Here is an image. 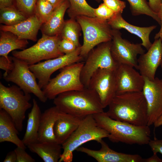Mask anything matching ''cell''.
I'll list each match as a JSON object with an SVG mask.
<instances>
[{
    "label": "cell",
    "instance_id": "603a6c76",
    "mask_svg": "<svg viewBox=\"0 0 162 162\" xmlns=\"http://www.w3.org/2000/svg\"><path fill=\"white\" fill-rule=\"evenodd\" d=\"M18 130L12 118L4 110L0 109V142H11L24 149L26 146L19 137Z\"/></svg>",
    "mask_w": 162,
    "mask_h": 162
},
{
    "label": "cell",
    "instance_id": "bcb514c9",
    "mask_svg": "<svg viewBox=\"0 0 162 162\" xmlns=\"http://www.w3.org/2000/svg\"><path fill=\"white\" fill-rule=\"evenodd\" d=\"M95 0L97 2L99 3L102 0Z\"/></svg>",
    "mask_w": 162,
    "mask_h": 162
},
{
    "label": "cell",
    "instance_id": "44dd1931",
    "mask_svg": "<svg viewBox=\"0 0 162 162\" xmlns=\"http://www.w3.org/2000/svg\"><path fill=\"white\" fill-rule=\"evenodd\" d=\"M62 112L55 106L46 109L41 114L38 142H56L53 133V127L56 121Z\"/></svg>",
    "mask_w": 162,
    "mask_h": 162
},
{
    "label": "cell",
    "instance_id": "f1b7e54d",
    "mask_svg": "<svg viewBox=\"0 0 162 162\" xmlns=\"http://www.w3.org/2000/svg\"><path fill=\"white\" fill-rule=\"evenodd\" d=\"M28 17L15 6L0 9V23L6 26L15 25Z\"/></svg>",
    "mask_w": 162,
    "mask_h": 162
},
{
    "label": "cell",
    "instance_id": "ba28073f",
    "mask_svg": "<svg viewBox=\"0 0 162 162\" xmlns=\"http://www.w3.org/2000/svg\"><path fill=\"white\" fill-rule=\"evenodd\" d=\"M62 38L60 35L49 36L42 34L37 42L32 46L20 51L12 52L13 56L33 65L44 60L57 58L64 55L59 49Z\"/></svg>",
    "mask_w": 162,
    "mask_h": 162
},
{
    "label": "cell",
    "instance_id": "83f0119b",
    "mask_svg": "<svg viewBox=\"0 0 162 162\" xmlns=\"http://www.w3.org/2000/svg\"><path fill=\"white\" fill-rule=\"evenodd\" d=\"M81 30V26L76 19L70 18L65 20L60 36L62 38L72 41L79 47L81 46L79 41Z\"/></svg>",
    "mask_w": 162,
    "mask_h": 162
},
{
    "label": "cell",
    "instance_id": "7dc6e473",
    "mask_svg": "<svg viewBox=\"0 0 162 162\" xmlns=\"http://www.w3.org/2000/svg\"><path fill=\"white\" fill-rule=\"evenodd\" d=\"M160 66H161V68H162V62L161 63V64H160ZM161 79V80H162V79Z\"/></svg>",
    "mask_w": 162,
    "mask_h": 162
},
{
    "label": "cell",
    "instance_id": "d6a6232c",
    "mask_svg": "<svg viewBox=\"0 0 162 162\" xmlns=\"http://www.w3.org/2000/svg\"><path fill=\"white\" fill-rule=\"evenodd\" d=\"M94 13L95 17L106 21L110 19L115 14L104 3L101 4L97 8H94Z\"/></svg>",
    "mask_w": 162,
    "mask_h": 162
},
{
    "label": "cell",
    "instance_id": "b9f144b4",
    "mask_svg": "<svg viewBox=\"0 0 162 162\" xmlns=\"http://www.w3.org/2000/svg\"><path fill=\"white\" fill-rule=\"evenodd\" d=\"M14 6V0H0V9Z\"/></svg>",
    "mask_w": 162,
    "mask_h": 162
},
{
    "label": "cell",
    "instance_id": "8d00e7d4",
    "mask_svg": "<svg viewBox=\"0 0 162 162\" xmlns=\"http://www.w3.org/2000/svg\"><path fill=\"white\" fill-rule=\"evenodd\" d=\"M13 63L12 57L9 56V59H8L4 56H0V68L5 71L3 76H6L12 70Z\"/></svg>",
    "mask_w": 162,
    "mask_h": 162
},
{
    "label": "cell",
    "instance_id": "ee69618b",
    "mask_svg": "<svg viewBox=\"0 0 162 162\" xmlns=\"http://www.w3.org/2000/svg\"><path fill=\"white\" fill-rule=\"evenodd\" d=\"M50 3L55 9L59 6L65 0H46Z\"/></svg>",
    "mask_w": 162,
    "mask_h": 162
},
{
    "label": "cell",
    "instance_id": "e575fe53",
    "mask_svg": "<svg viewBox=\"0 0 162 162\" xmlns=\"http://www.w3.org/2000/svg\"><path fill=\"white\" fill-rule=\"evenodd\" d=\"M58 47L60 52L64 54L71 53L78 47L72 41L62 38L60 41Z\"/></svg>",
    "mask_w": 162,
    "mask_h": 162
},
{
    "label": "cell",
    "instance_id": "7c38bea8",
    "mask_svg": "<svg viewBox=\"0 0 162 162\" xmlns=\"http://www.w3.org/2000/svg\"><path fill=\"white\" fill-rule=\"evenodd\" d=\"M111 52L118 64L128 65L137 69V56L145 53L141 43L134 44L123 39L119 30L112 29Z\"/></svg>",
    "mask_w": 162,
    "mask_h": 162
},
{
    "label": "cell",
    "instance_id": "4dcf8cb0",
    "mask_svg": "<svg viewBox=\"0 0 162 162\" xmlns=\"http://www.w3.org/2000/svg\"><path fill=\"white\" fill-rule=\"evenodd\" d=\"M55 9L53 6L46 0H37L34 14L43 24L49 20Z\"/></svg>",
    "mask_w": 162,
    "mask_h": 162
},
{
    "label": "cell",
    "instance_id": "7402d4cb",
    "mask_svg": "<svg viewBox=\"0 0 162 162\" xmlns=\"http://www.w3.org/2000/svg\"><path fill=\"white\" fill-rule=\"evenodd\" d=\"M69 6L68 0H65L55 9L49 20L42 24L40 29L42 34L60 36L65 22L64 15Z\"/></svg>",
    "mask_w": 162,
    "mask_h": 162
},
{
    "label": "cell",
    "instance_id": "4fadbf2b",
    "mask_svg": "<svg viewBox=\"0 0 162 162\" xmlns=\"http://www.w3.org/2000/svg\"><path fill=\"white\" fill-rule=\"evenodd\" d=\"M88 88L97 93L104 108L108 106L116 94L115 70L98 69L92 75Z\"/></svg>",
    "mask_w": 162,
    "mask_h": 162
},
{
    "label": "cell",
    "instance_id": "5b68a950",
    "mask_svg": "<svg viewBox=\"0 0 162 162\" xmlns=\"http://www.w3.org/2000/svg\"><path fill=\"white\" fill-rule=\"evenodd\" d=\"M30 94L25 93L17 85L7 87L0 82V109L10 116L18 130L21 131L27 110L31 107Z\"/></svg>",
    "mask_w": 162,
    "mask_h": 162
},
{
    "label": "cell",
    "instance_id": "30bf717a",
    "mask_svg": "<svg viewBox=\"0 0 162 162\" xmlns=\"http://www.w3.org/2000/svg\"><path fill=\"white\" fill-rule=\"evenodd\" d=\"M13 65L7 75L3 76L7 82L15 83L25 93L33 94L41 102L45 103L47 98L37 82L34 74L24 61L12 57Z\"/></svg>",
    "mask_w": 162,
    "mask_h": 162
},
{
    "label": "cell",
    "instance_id": "cb8c5ba5",
    "mask_svg": "<svg viewBox=\"0 0 162 162\" xmlns=\"http://www.w3.org/2000/svg\"><path fill=\"white\" fill-rule=\"evenodd\" d=\"M41 114L37 101L35 99H33L32 109L28 115L26 131L22 140L26 146L31 143L38 142Z\"/></svg>",
    "mask_w": 162,
    "mask_h": 162
},
{
    "label": "cell",
    "instance_id": "8992f818",
    "mask_svg": "<svg viewBox=\"0 0 162 162\" xmlns=\"http://www.w3.org/2000/svg\"><path fill=\"white\" fill-rule=\"evenodd\" d=\"M83 32V44L81 46L80 56L83 58L98 45L111 41L112 29L107 21L96 17L80 16L76 17Z\"/></svg>",
    "mask_w": 162,
    "mask_h": 162
},
{
    "label": "cell",
    "instance_id": "277c9868",
    "mask_svg": "<svg viewBox=\"0 0 162 162\" xmlns=\"http://www.w3.org/2000/svg\"><path fill=\"white\" fill-rule=\"evenodd\" d=\"M109 134L98 125L93 115L83 118L79 126L62 145L63 152L59 162H71L73 152L84 143L94 140L98 143Z\"/></svg>",
    "mask_w": 162,
    "mask_h": 162
},
{
    "label": "cell",
    "instance_id": "ffe728a7",
    "mask_svg": "<svg viewBox=\"0 0 162 162\" xmlns=\"http://www.w3.org/2000/svg\"><path fill=\"white\" fill-rule=\"evenodd\" d=\"M82 118L62 112L53 127L56 142L62 145L77 128Z\"/></svg>",
    "mask_w": 162,
    "mask_h": 162
},
{
    "label": "cell",
    "instance_id": "e0dca14e",
    "mask_svg": "<svg viewBox=\"0 0 162 162\" xmlns=\"http://www.w3.org/2000/svg\"><path fill=\"white\" fill-rule=\"evenodd\" d=\"M100 149L95 150L80 146L76 150L85 153L98 162H142V158L138 154H130L115 151L103 140L99 143Z\"/></svg>",
    "mask_w": 162,
    "mask_h": 162
},
{
    "label": "cell",
    "instance_id": "ac0fdd59",
    "mask_svg": "<svg viewBox=\"0 0 162 162\" xmlns=\"http://www.w3.org/2000/svg\"><path fill=\"white\" fill-rule=\"evenodd\" d=\"M43 24L34 14L26 20L14 25H1L0 30L10 32L21 39L29 40L33 41L37 40L39 30Z\"/></svg>",
    "mask_w": 162,
    "mask_h": 162
},
{
    "label": "cell",
    "instance_id": "ab89813d",
    "mask_svg": "<svg viewBox=\"0 0 162 162\" xmlns=\"http://www.w3.org/2000/svg\"><path fill=\"white\" fill-rule=\"evenodd\" d=\"M17 156L14 150L8 152L3 162H16Z\"/></svg>",
    "mask_w": 162,
    "mask_h": 162
},
{
    "label": "cell",
    "instance_id": "60d3db41",
    "mask_svg": "<svg viewBox=\"0 0 162 162\" xmlns=\"http://www.w3.org/2000/svg\"><path fill=\"white\" fill-rule=\"evenodd\" d=\"M158 14L161 20V28L159 32L155 34L154 38L155 39L160 38L162 42V3Z\"/></svg>",
    "mask_w": 162,
    "mask_h": 162
},
{
    "label": "cell",
    "instance_id": "d4e9b609",
    "mask_svg": "<svg viewBox=\"0 0 162 162\" xmlns=\"http://www.w3.org/2000/svg\"><path fill=\"white\" fill-rule=\"evenodd\" d=\"M32 152L36 153L45 162H57L62 153V146L57 142H36L27 146Z\"/></svg>",
    "mask_w": 162,
    "mask_h": 162
},
{
    "label": "cell",
    "instance_id": "9c48e42d",
    "mask_svg": "<svg viewBox=\"0 0 162 162\" xmlns=\"http://www.w3.org/2000/svg\"><path fill=\"white\" fill-rule=\"evenodd\" d=\"M111 41L101 43L89 52L81 73V81L85 88H88L93 74L100 68L115 70L118 64L113 59L111 52Z\"/></svg>",
    "mask_w": 162,
    "mask_h": 162
},
{
    "label": "cell",
    "instance_id": "3957f363",
    "mask_svg": "<svg viewBox=\"0 0 162 162\" xmlns=\"http://www.w3.org/2000/svg\"><path fill=\"white\" fill-rule=\"evenodd\" d=\"M93 116L98 125L109 133L108 138L112 142L141 145L148 144L151 140L148 125H136L116 120L104 112Z\"/></svg>",
    "mask_w": 162,
    "mask_h": 162
},
{
    "label": "cell",
    "instance_id": "836d02e7",
    "mask_svg": "<svg viewBox=\"0 0 162 162\" xmlns=\"http://www.w3.org/2000/svg\"><path fill=\"white\" fill-rule=\"evenodd\" d=\"M104 3L115 14L122 13L126 7L125 2L121 0H102Z\"/></svg>",
    "mask_w": 162,
    "mask_h": 162
},
{
    "label": "cell",
    "instance_id": "6da1fadb",
    "mask_svg": "<svg viewBox=\"0 0 162 162\" xmlns=\"http://www.w3.org/2000/svg\"><path fill=\"white\" fill-rule=\"evenodd\" d=\"M106 112L112 118L138 126L148 125L147 103L142 92L117 94Z\"/></svg>",
    "mask_w": 162,
    "mask_h": 162
},
{
    "label": "cell",
    "instance_id": "7bdbcfd3",
    "mask_svg": "<svg viewBox=\"0 0 162 162\" xmlns=\"http://www.w3.org/2000/svg\"><path fill=\"white\" fill-rule=\"evenodd\" d=\"M142 162H162V159L160 158L157 154L153 153L150 157L145 159H142Z\"/></svg>",
    "mask_w": 162,
    "mask_h": 162
},
{
    "label": "cell",
    "instance_id": "4316f807",
    "mask_svg": "<svg viewBox=\"0 0 162 162\" xmlns=\"http://www.w3.org/2000/svg\"><path fill=\"white\" fill-rule=\"evenodd\" d=\"M70 6L67 13L70 18L76 19L78 16L95 17L94 8L87 3L86 0H68Z\"/></svg>",
    "mask_w": 162,
    "mask_h": 162
},
{
    "label": "cell",
    "instance_id": "52a82bcc",
    "mask_svg": "<svg viewBox=\"0 0 162 162\" xmlns=\"http://www.w3.org/2000/svg\"><path fill=\"white\" fill-rule=\"evenodd\" d=\"M84 62H80L62 69L60 73L50 79L42 88L47 99H54L62 93L80 90L85 87L81 80V73Z\"/></svg>",
    "mask_w": 162,
    "mask_h": 162
},
{
    "label": "cell",
    "instance_id": "74e56055",
    "mask_svg": "<svg viewBox=\"0 0 162 162\" xmlns=\"http://www.w3.org/2000/svg\"><path fill=\"white\" fill-rule=\"evenodd\" d=\"M148 144L153 153L162 154V139L150 140Z\"/></svg>",
    "mask_w": 162,
    "mask_h": 162
},
{
    "label": "cell",
    "instance_id": "7a4b0ae2",
    "mask_svg": "<svg viewBox=\"0 0 162 162\" xmlns=\"http://www.w3.org/2000/svg\"><path fill=\"white\" fill-rule=\"evenodd\" d=\"M53 104L62 112L82 118L104 112L98 96L88 88L60 93Z\"/></svg>",
    "mask_w": 162,
    "mask_h": 162
},
{
    "label": "cell",
    "instance_id": "d590c367",
    "mask_svg": "<svg viewBox=\"0 0 162 162\" xmlns=\"http://www.w3.org/2000/svg\"><path fill=\"white\" fill-rule=\"evenodd\" d=\"M25 149L19 147L15 149L17 156L16 162H35V160L26 152Z\"/></svg>",
    "mask_w": 162,
    "mask_h": 162
},
{
    "label": "cell",
    "instance_id": "5bb4252c",
    "mask_svg": "<svg viewBox=\"0 0 162 162\" xmlns=\"http://www.w3.org/2000/svg\"><path fill=\"white\" fill-rule=\"evenodd\" d=\"M144 79L142 92L147 103L149 126L162 115V80L157 77L153 80Z\"/></svg>",
    "mask_w": 162,
    "mask_h": 162
},
{
    "label": "cell",
    "instance_id": "c3c4849f",
    "mask_svg": "<svg viewBox=\"0 0 162 162\" xmlns=\"http://www.w3.org/2000/svg\"><path fill=\"white\" fill-rule=\"evenodd\" d=\"M161 3L162 4V0H161Z\"/></svg>",
    "mask_w": 162,
    "mask_h": 162
},
{
    "label": "cell",
    "instance_id": "9a60e30c",
    "mask_svg": "<svg viewBox=\"0 0 162 162\" xmlns=\"http://www.w3.org/2000/svg\"><path fill=\"white\" fill-rule=\"evenodd\" d=\"M116 94L142 91L145 83L144 77L134 68L119 64L115 70Z\"/></svg>",
    "mask_w": 162,
    "mask_h": 162
},
{
    "label": "cell",
    "instance_id": "1f68e13d",
    "mask_svg": "<svg viewBox=\"0 0 162 162\" xmlns=\"http://www.w3.org/2000/svg\"><path fill=\"white\" fill-rule=\"evenodd\" d=\"M37 0H14L16 8L28 17L34 14Z\"/></svg>",
    "mask_w": 162,
    "mask_h": 162
},
{
    "label": "cell",
    "instance_id": "8fae6325",
    "mask_svg": "<svg viewBox=\"0 0 162 162\" xmlns=\"http://www.w3.org/2000/svg\"><path fill=\"white\" fill-rule=\"evenodd\" d=\"M81 46L71 53L29 65L30 70L38 80V84L40 88L42 89L48 83L54 72L68 65L82 61L83 58L80 55Z\"/></svg>",
    "mask_w": 162,
    "mask_h": 162
},
{
    "label": "cell",
    "instance_id": "f35d334b",
    "mask_svg": "<svg viewBox=\"0 0 162 162\" xmlns=\"http://www.w3.org/2000/svg\"><path fill=\"white\" fill-rule=\"evenodd\" d=\"M149 5L152 10L158 14L161 5V0H148Z\"/></svg>",
    "mask_w": 162,
    "mask_h": 162
},
{
    "label": "cell",
    "instance_id": "f546056e",
    "mask_svg": "<svg viewBox=\"0 0 162 162\" xmlns=\"http://www.w3.org/2000/svg\"><path fill=\"white\" fill-rule=\"evenodd\" d=\"M130 5L132 14L134 16L146 15L151 17L160 25L161 20L158 14L150 8L147 0H126Z\"/></svg>",
    "mask_w": 162,
    "mask_h": 162
},
{
    "label": "cell",
    "instance_id": "f6af8a7d",
    "mask_svg": "<svg viewBox=\"0 0 162 162\" xmlns=\"http://www.w3.org/2000/svg\"><path fill=\"white\" fill-rule=\"evenodd\" d=\"M155 128L162 126V115L153 124Z\"/></svg>",
    "mask_w": 162,
    "mask_h": 162
},
{
    "label": "cell",
    "instance_id": "2e32d148",
    "mask_svg": "<svg viewBox=\"0 0 162 162\" xmlns=\"http://www.w3.org/2000/svg\"><path fill=\"white\" fill-rule=\"evenodd\" d=\"M146 53L138 58L137 69L144 77L154 80L158 68L162 62V42L159 38L155 39Z\"/></svg>",
    "mask_w": 162,
    "mask_h": 162
},
{
    "label": "cell",
    "instance_id": "484cf974",
    "mask_svg": "<svg viewBox=\"0 0 162 162\" xmlns=\"http://www.w3.org/2000/svg\"><path fill=\"white\" fill-rule=\"evenodd\" d=\"M28 43L27 40L20 39L10 32L1 30L0 56L9 59L10 52L17 49L24 50Z\"/></svg>",
    "mask_w": 162,
    "mask_h": 162
},
{
    "label": "cell",
    "instance_id": "d6986e66",
    "mask_svg": "<svg viewBox=\"0 0 162 162\" xmlns=\"http://www.w3.org/2000/svg\"><path fill=\"white\" fill-rule=\"evenodd\" d=\"M107 22L112 29L120 30L124 29L140 38L142 40V46L147 50L151 46L152 43L150 40L149 36L151 32L156 28V26L146 27L135 26L127 22L122 17V14H115Z\"/></svg>",
    "mask_w": 162,
    "mask_h": 162
}]
</instances>
